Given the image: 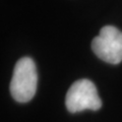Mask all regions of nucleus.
<instances>
[{
	"mask_svg": "<svg viewBox=\"0 0 122 122\" xmlns=\"http://www.w3.org/2000/svg\"><path fill=\"white\" fill-rule=\"evenodd\" d=\"M38 73L34 60L22 57L15 63L10 81V94L18 103L30 101L37 92Z\"/></svg>",
	"mask_w": 122,
	"mask_h": 122,
	"instance_id": "1",
	"label": "nucleus"
},
{
	"mask_svg": "<svg viewBox=\"0 0 122 122\" xmlns=\"http://www.w3.org/2000/svg\"><path fill=\"white\" fill-rule=\"evenodd\" d=\"M92 50L101 60L110 64L122 61V32L113 25L103 26L92 41Z\"/></svg>",
	"mask_w": 122,
	"mask_h": 122,
	"instance_id": "3",
	"label": "nucleus"
},
{
	"mask_svg": "<svg viewBox=\"0 0 122 122\" xmlns=\"http://www.w3.org/2000/svg\"><path fill=\"white\" fill-rule=\"evenodd\" d=\"M65 105L70 113H77L85 110L97 111L102 107L96 86L90 79L76 81L67 91Z\"/></svg>",
	"mask_w": 122,
	"mask_h": 122,
	"instance_id": "2",
	"label": "nucleus"
}]
</instances>
